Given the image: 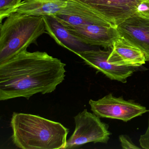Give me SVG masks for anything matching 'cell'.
Masks as SVG:
<instances>
[{
	"label": "cell",
	"mask_w": 149,
	"mask_h": 149,
	"mask_svg": "<svg viewBox=\"0 0 149 149\" xmlns=\"http://www.w3.org/2000/svg\"><path fill=\"white\" fill-rule=\"evenodd\" d=\"M66 65L45 52L22 51L0 64V100L52 93L64 80Z\"/></svg>",
	"instance_id": "6da1fadb"
},
{
	"label": "cell",
	"mask_w": 149,
	"mask_h": 149,
	"mask_svg": "<svg viewBox=\"0 0 149 149\" xmlns=\"http://www.w3.org/2000/svg\"><path fill=\"white\" fill-rule=\"evenodd\" d=\"M12 138L22 149H65L69 130L61 123L33 114L14 112Z\"/></svg>",
	"instance_id": "7a4b0ae2"
},
{
	"label": "cell",
	"mask_w": 149,
	"mask_h": 149,
	"mask_svg": "<svg viewBox=\"0 0 149 149\" xmlns=\"http://www.w3.org/2000/svg\"><path fill=\"white\" fill-rule=\"evenodd\" d=\"M47 33L42 16L11 13L0 28V64L26 50Z\"/></svg>",
	"instance_id": "3957f363"
},
{
	"label": "cell",
	"mask_w": 149,
	"mask_h": 149,
	"mask_svg": "<svg viewBox=\"0 0 149 149\" xmlns=\"http://www.w3.org/2000/svg\"><path fill=\"white\" fill-rule=\"evenodd\" d=\"M74 119L75 128L67 140L65 149L78 148L87 143H108L111 135L109 126L95 114L85 109L74 117Z\"/></svg>",
	"instance_id": "277c9868"
},
{
	"label": "cell",
	"mask_w": 149,
	"mask_h": 149,
	"mask_svg": "<svg viewBox=\"0 0 149 149\" xmlns=\"http://www.w3.org/2000/svg\"><path fill=\"white\" fill-rule=\"evenodd\" d=\"M91 110L99 117L118 119L127 122L142 116L148 110L144 106L132 101L116 97L109 94L101 99L89 102Z\"/></svg>",
	"instance_id": "5b68a950"
},
{
	"label": "cell",
	"mask_w": 149,
	"mask_h": 149,
	"mask_svg": "<svg viewBox=\"0 0 149 149\" xmlns=\"http://www.w3.org/2000/svg\"><path fill=\"white\" fill-rule=\"evenodd\" d=\"M86 5L116 28L135 14L143 0H75Z\"/></svg>",
	"instance_id": "8992f818"
},
{
	"label": "cell",
	"mask_w": 149,
	"mask_h": 149,
	"mask_svg": "<svg viewBox=\"0 0 149 149\" xmlns=\"http://www.w3.org/2000/svg\"><path fill=\"white\" fill-rule=\"evenodd\" d=\"M53 16L67 28L88 24L115 27L95 11L75 0H68L66 6Z\"/></svg>",
	"instance_id": "52a82bcc"
},
{
	"label": "cell",
	"mask_w": 149,
	"mask_h": 149,
	"mask_svg": "<svg viewBox=\"0 0 149 149\" xmlns=\"http://www.w3.org/2000/svg\"><path fill=\"white\" fill-rule=\"evenodd\" d=\"M111 49H89L77 53L84 62L90 67L104 74L112 80L125 83L128 77L135 71V68L118 67L109 62L108 58Z\"/></svg>",
	"instance_id": "ba28073f"
},
{
	"label": "cell",
	"mask_w": 149,
	"mask_h": 149,
	"mask_svg": "<svg viewBox=\"0 0 149 149\" xmlns=\"http://www.w3.org/2000/svg\"><path fill=\"white\" fill-rule=\"evenodd\" d=\"M67 29L81 42L104 49H111L113 42L120 36L116 28L111 26L88 24Z\"/></svg>",
	"instance_id": "9c48e42d"
},
{
	"label": "cell",
	"mask_w": 149,
	"mask_h": 149,
	"mask_svg": "<svg viewBox=\"0 0 149 149\" xmlns=\"http://www.w3.org/2000/svg\"><path fill=\"white\" fill-rule=\"evenodd\" d=\"M117 29L120 36L142 51L149 61V19L134 14L119 24Z\"/></svg>",
	"instance_id": "30bf717a"
},
{
	"label": "cell",
	"mask_w": 149,
	"mask_h": 149,
	"mask_svg": "<svg viewBox=\"0 0 149 149\" xmlns=\"http://www.w3.org/2000/svg\"><path fill=\"white\" fill-rule=\"evenodd\" d=\"M111 49L108 61L115 66L136 68L146 61L139 49L120 36L113 42Z\"/></svg>",
	"instance_id": "8fae6325"
},
{
	"label": "cell",
	"mask_w": 149,
	"mask_h": 149,
	"mask_svg": "<svg viewBox=\"0 0 149 149\" xmlns=\"http://www.w3.org/2000/svg\"><path fill=\"white\" fill-rule=\"evenodd\" d=\"M45 23L47 33L57 44L77 54L82 51L91 49L89 46L76 38L54 16H42Z\"/></svg>",
	"instance_id": "7c38bea8"
},
{
	"label": "cell",
	"mask_w": 149,
	"mask_h": 149,
	"mask_svg": "<svg viewBox=\"0 0 149 149\" xmlns=\"http://www.w3.org/2000/svg\"><path fill=\"white\" fill-rule=\"evenodd\" d=\"M68 0H23L12 13L27 15L54 16L64 8Z\"/></svg>",
	"instance_id": "4fadbf2b"
},
{
	"label": "cell",
	"mask_w": 149,
	"mask_h": 149,
	"mask_svg": "<svg viewBox=\"0 0 149 149\" xmlns=\"http://www.w3.org/2000/svg\"><path fill=\"white\" fill-rule=\"evenodd\" d=\"M22 0H0V22L8 17Z\"/></svg>",
	"instance_id": "5bb4252c"
},
{
	"label": "cell",
	"mask_w": 149,
	"mask_h": 149,
	"mask_svg": "<svg viewBox=\"0 0 149 149\" xmlns=\"http://www.w3.org/2000/svg\"><path fill=\"white\" fill-rule=\"evenodd\" d=\"M135 14L149 19V0H143L137 5Z\"/></svg>",
	"instance_id": "9a60e30c"
},
{
	"label": "cell",
	"mask_w": 149,
	"mask_h": 149,
	"mask_svg": "<svg viewBox=\"0 0 149 149\" xmlns=\"http://www.w3.org/2000/svg\"><path fill=\"white\" fill-rule=\"evenodd\" d=\"M119 141L121 143V145L123 149H140V147L137 146L133 143L130 139L125 135H120L119 136Z\"/></svg>",
	"instance_id": "2e32d148"
},
{
	"label": "cell",
	"mask_w": 149,
	"mask_h": 149,
	"mask_svg": "<svg viewBox=\"0 0 149 149\" xmlns=\"http://www.w3.org/2000/svg\"><path fill=\"white\" fill-rule=\"evenodd\" d=\"M139 142L140 146L142 148L149 149V117L147 130L144 134L140 136Z\"/></svg>",
	"instance_id": "e0dca14e"
}]
</instances>
